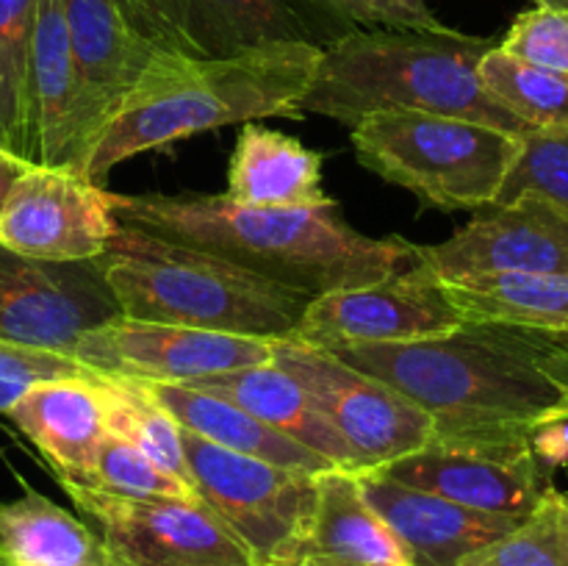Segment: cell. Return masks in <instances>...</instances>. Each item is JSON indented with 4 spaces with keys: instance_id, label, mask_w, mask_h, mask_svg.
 Returning <instances> with one entry per match:
<instances>
[{
    "instance_id": "obj_1",
    "label": "cell",
    "mask_w": 568,
    "mask_h": 566,
    "mask_svg": "<svg viewBox=\"0 0 568 566\" xmlns=\"http://www.w3.org/2000/svg\"><path fill=\"white\" fill-rule=\"evenodd\" d=\"M331 353L419 405L433 436H536L568 422V353L549 333L466 320L419 342Z\"/></svg>"
},
{
    "instance_id": "obj_2",
    "label": "cell",
    "mask_w": 568,
    "mask_h": 566,
    "mask_svg": "<svg viewBox=\"0 0 568 566\" xmlns=\"http://www.w3.org/2000/svg\"><path fill=\"white\" fill-rule=\"evenodd\" d=\"M111 209L122 225L222 255L311 297L386 281L419 264V244L355 231L333 200L270 209L225 194H111Z\"/></svg>"
},
{
    "instance_id": "obj_3",
    "label": "cell",
    "mask_w": 568,
    "mask_h": 566,
    "mask_svg": "<svg viewBox=\"0 0 568 566\" xmlns=\"http://www.w3.org/2000/svg\"><path fill=\"white\" fill-rule=\"evenodd\" d=\"M320 42H277L220 61L161 53L120 114L89 150L81 172L105 186L116 164L225 125L292 117L320 61Z\"/></svg>"
},
{
    "instance_id": "obj_4",
    "label": "cell",
    "mask_w": 568,
    "mask_h": 566,
    "mask_svg": "<svg viewBox=\"0 0 568 566\" xmlns=\"http://www.w3.org/2000/svg\"><path fill=\"white\" fill-rule=\"evenodd\" d=\"M497 42L447 31L358 28L322 44L300 114H320L355 128L377 111H430L483 122L525 137L516 120L483 87L477 67Z\"/></svg>"
},
{
    "instance_id": "obj_5",
    "label": "cell",
    "mask_w": 568,
    "mask_h": 566,
    "mask_svg": "<svg viewBox=\"0 0 568 566\" xmlns=\"http://www.w3.org/2000/svg\"><path fill=\"white\" fill-rule=\"evenodd\" d=\"M98 261L120 314L139 322L292 338L314 300L222 255L166 242L122 222Z\"/></svg>"
},
{
    "instance_id": "obj_6",
    "label": "cell",
    "mask_w": 568,
    "mask_h": 566,
    "mask_svg": "<svg viewBox=\"0 0 568 566\" xmlns=\"http://www.w3.org/2000/svg\"><path fill=\"white\" fill-rule=\"evenodd\" d=\"M361 164L444 211L486 209L497 200L519 137L430 111H377L349 133Z\"/></svg>"
},
{
    "instance_id": "obj_7",
    "label": "cell",
    "mask_w": 568,
    "mask_h": 566,
    "mask_svg": "<svg viewBox=\"0 0 568 566\" xmlns=\"http://www.w3.org/2000/svg\"><path fill=\"white\" fill-rule=\"evenodd\" d=\"M192 488L250 549L258 566H277L308 525L320 475L231 453L181 427Z\"/></svg>"
},
{
    "instance_id": "obj_8",
    "label": "cell",
    "mask_w": 568,
    "mask_h": 566,
    "mask_svg": "<svg viewBox=\"0 0 568 566\" xmlns=\"http://www.w3.org/2000/svg\"><path fill=\"white\" fill-rule=\"evenodd\" d=\"M272 364L286 370L308 392L320 414L355 449L364 472L425 447L433 420L377 377L355 370L331 350L308 342L275 338Z\"/></svg>"
},
{
    "instance_id": "obj_9",
    "label": "cell",
    "mask_w": 568,
    "mask_h": 566,
    "mask_svg": "<svg viewBox=\"0 0 568 566\" xmlns=\"http://www.w3.org/2000/svg\"><path fill=\"white\" fill-rule=\"evenodd\" d=\"M369 472L466 508L516 519L532 514L552 488L532 436H430L416 453Z\"/></svg>"
},
{
    "instance_id": "obj_10",
    "label": "cell",
    "mask_w": 568,
    "mask_h": 566,
    "mask_svg": "<svg viewBox=\"0 0 568 566\" xmlns=\"http://www.w3.org/2000/svg\"><path fill=\"white\" fill-rule=\"evenodd\" d=\"M100 527L122 566H258L231 527L200 499L122 497L92 486H64Z\"/></svg>"
},
{
    "instance_id": "obj_11",
    "label": "cell",
    "mask_w": 568,
    "mask_h": 566,
    "mask_svg": "<svg viewBox=\"0 0 568 566\" xmlns=\"http://www.w3.org/2000/svg\"><path fill=\"white\" fill-rule=\"evenodd\" d=\"M120 316L100 261H42L0 244V342L70 355Z\"/></svg>"
},
{
    "instance_id": "obj_12",
    "label": "cell",
    "mask_w": 568,
    "mask_h": 566,
    "mask_svg": "<svg viewBox=\"0 0 568 566\" xmlns=\"http://www.w3.org/2000/svg\"><path fill=\"white\" fill-rule=\"evenodd\" d=\"M275 338L231 336L197 327L114 316L78 342L72 358L98 375L139 383H194L270 364Z\"/></svg>"
},
{
    "instance_id": "obj_13",
    "label": "cell",
    "mask_w": 568,
    "mask_h": 566,
    "mask_svg": "<svg viewBox=\"0 0 568 566\" xmlns=\"http://www.w3.org/2000/svg\"><path fill=\"white\" fill-rule=\"evenodd\" d=\"M128 26L159 53L220 61L277 42H314L294 0H114Z\"/></svg>"
},
{
    "instance_id": "obj_14",
    "label": "cell",
    "mask_w": 568,
    "mask_h": 566,
    "mask_svg": "<svg viewBox=\"0 0 568 566\" xmlns=\"http://www.w3.org/2000/svg\"><path fill=\"white\" fill-rule=\"evenodd\" d=\"M116 225L105 186L75 166L28 164L0 209V244L42 261H98Z\"/></svg>"
},
{
    "instance_id": "obj_15",
    "label": "cell",
    "mask_w": 568,
    "mask_h": 566,
    "mask_svg": "<svg viewBox=\"0 0 568 566\" xmlns=\"http://www.w3.org/2000/svg\"><path fill=\"white\" fill-rule=\"evenodd\" d=\"M464 314L449 300L447 286L419 264L408 272L336 289L314 297L294 336L322 350L349 344H399L442 336L458 327Z\"/></svg>"
},
{
    "instance_id": "obj_16",
    "label": "cell",
    "mask_w": 568,
    "mask_h": 566,
    "mask_svg": "<svg viewBox=\"0 0 568 566\" xmlns=\"http://www.w3.org/2000/svg\"><path fill=\"white\" fill-rule=\"evenodd\" d=\"M419 266L442 283L488 272L568 275V211L538 194L477 209L442 244H419Z\"/></svg>"
},
{
    "instance_id": "obj_17",
    "label": "cell",
    "mask_w": 568,
    "mask_h": 566,
    "mask_svg": "<svg viewBox=\"0 0 568 566\" xmlns=\"http://www.w3.org/2000/svg\"><path fill=\"white\" fill-rule=\"evenodd\" d=\"M78 89L81 166L111 120L131 100L159 50L125 22L114 0H64Z\"/></svg>"
},
{
    "instance_id": "obj_18",
    "label": "cell",
    "mask_w": 568,
    "mask_h": 566,
    "mask_svg": "<svg viewBox=\"0 0 568 566\" xmlns=\"http://www.w3.org/2000/svg\"><path fill=\"white\" fill-rule=\"evenodd\" d=\"M358 486L410 566H460L471 553L503 538L521 522L466 508L377 472H358Z\"/></svg>"
},
{
    "instance_id": "obj_19",
    "label": "cell",
    "mask_w": 568,
    "mask_h": 566,
    "mask_svg": "<svg viewBox=\"0 0 568 566\" xmlns=\"http://www.w3.org/2000/svg\"><path fill=\"white\" fill-rule=\"evenodd\" d=\"M33 166L81 170L78 89L64 0H37L28 59V153Z\"/></svg>"
},
{
    "instance_id": "obj_20",
    "label": "cell",
    "mask_w": 568,
    "mask_h": 566,
    "mask_svg": "<svg viewBox=\"0 0 568 566\" xmlns=\"http://www.w3.org/2000/svg\"><path fill=\"white\" fill-rule=\"evenodd\" d=\"M6 416L44 455L61 486H92L109 436L94 375L37 383Z\"/></svg>"
},
{
    "instance_id": "obj_21",
    "label": "cell",
    "mask_w": 568,
    "mask_h": 566,
    "mask_svg": "<svg viewBox=\"0 0 568 566\" xmlns=\"http://www.w3.org/2000/svg\"><path fill=\"white\" fill-rule=\"evenodd\" d=\"M277 566H410L386 522L361 494L358 472L320 475L308 525Z\"/></svg>"
},
{
    "instance_id": "obj_22",
    "label": "cell",
    "mask_w": 568,
    "mask_h": 566,
    "mask_svg": "<svg viewBox=\"0 0 568 566\" xmlns=\"http://www.w3.org/2000/svg\"><path fill=\"white\" fill-rule=\"evenodd\" d=\"M225 198L270 209L331 203L322 186V153L288 133L264 128L258 120L242 122L227 164Z\"/></svg>"
},
{
    "instance_id": "obj_23",
    "label": "cell",
    "mask_w": 568,
    "mask_h": 566,
    "mask_svg": "<svg viewBox=\"0 0 568 566\" xmlns=\"http://www.w3.org/2000/svg\"><path fill=\"white\" fill-rule=\"evenodd\" d=\"M183 386L214 392L227 397L231 403L242 405L253 416H258L264 425L275 427L283 436L294 438L303 447L314 449L325 461H331L336 469L364 472L355 449L336 433V427L320 414L314 400L308 397L303 386L281 370L277 364H258L247 370L225 372V375H211L203 381L183 383Z\"/></svg>"
},
{
    "instance_id": "obj_24",
    "label": "cell",
    "mask_w": 568,
    "mask_h": 566,
    "mask_svg": "<svg viewBox=\"0 0 568 566\" xmlns=\"http://www.w3.org/2000/svg\"><path fill=\"white\" fill-rule=\"evenodd\" d=\"M161 408L194 436L216 444L231 453L250 455V458L270 461V464L286 466V469L300 472H331L336 466L316 455L314 449L303 447L294 438L283 436L275 427L264 425L258 416L244 411L242 405L231 403L227 397H220L214 392L203 388L183 386V383H142Z\"/></svg>"
},
{
    "instance_id": "obj_25",
    "label": "cell",
    "mask_w": 568,
    "mask_h": 566,
    "mask_svg": "<svg viewBox=\"0 0 568 566\" xmlns=\"http://www.w3.org/2000/svg\"><path fill=\"white\" fill-rule=\"evenodd\" d=\"M103 560L100 533L31 486L0 503V566H100Z\"/></svg>"
},
{
    "instance_id": "obj_26",
    "label": "cell",
    "mask_w": 568,
    "mask_h": 566,
    "mask_svg": "<svg viewBox=\"0 0 568 566\" xmlns=\"http://www.w3.org/2000/svg\"><path fill=\"white\" fill-rule=\"evenodd\" d=\"M464 320L568 333V275L488 272L444 283Z\"/></svg>"
},
{
    "instance_id": "obj_27",
    "label": "cell",
    "mask_w": 568,
    "mask_h": 566,
    "mask_svg": "<svg viewBox=\"0 0 568 566\" xmlns=\"http://www.w3.org/2000/svg\"><path fill=\"white\" fill-rule=\"evenodd\" d=\"M94 386H98L105 427H109L111 436L131 442L153 464H159L161 469L175 475L178 481L192 488V477H189L186 455H183L181 444V425L161 408L159 400L142 383L125 381V377L98 375L94 372Z\"/></svg>"
},
{
    "instance_id": "obj_28",
    "label": "cell",
    "mask_w": 568,
    "mask_h": 566,
    "mask_svg": "<svg viewBox=\"0 0 568 566\" xmlns=\"http://www.w3.org/2000/svg\"><path fill=\"white\" fill-rule=\"evenodd\" d=\"M486 92L530 131L568 128V75L527 64L494 44L477 67Z\"/></svg>"
},
{
    "instance_id": "obj_29",
    "label": "cell",
    "mask_w": 568,
    "mask_h": 566,
    "mask_svg": "<svg viewBox=\"0 0 568 566\" xmlns=\"http://www.w3.org/2000/svg\"><path fill=\"white\" fill-rule=\"evenodd\" d=\"M33 17L37 0H0V148L20 161H26L28 153V59Z\"/></svg>"
},
{
    "instance_id": "obj_30",
    "label": "cell",
    "mask_w": 568,
    "mask_h": 566,
    "mask_svg": "<svg viewBox=\"0 0 568 566\" xmlns=\"http://www.w3.org/2000/svg\"><path fill=\"white\" fill-rule=\"evenodd\" d=\"M460 566H568L566 494L549 488L532 514Z\"/></svg>"
},
{
    "instance_id": "obj_31",
    "label": "cell",
    "mask_w": 568,
    "mask_h": 566,
    "mask_svg": "<svg viewBox=\"0 0 568 566\" xmlns=\"http://www.w3.org/2000/svg\"><path fill=\"white\" fill-rule=\"evenodd\" d=\"M521 194H538L568 211V128L519 137V153L494 203H510Z\"/></svg>"
},
{
    "instance_id": "obj_32",
    "label": "cell",
    "mask_w": 568,
    "mask_h": 566,
    "mask_svg": "<svg viewBox=\"0 0 568 566\" xmlns=\"http://www.w3.org/2000/svg\"><path fill=\"white\" fill-rule=\"evenodd\" d=\"M92 488L122 494V497H175V499H197V494L178 481L175 475L161 469L159 464L148 458L131 442L116 436H105L100 447L98 464H94Z\"/></svg>"
},
{
    "instance_id": "obj_33",
    "label": "cell",
    "mask_w": 568,
    "mask_h": 566,
    "mask_svg": "<svg viewBox=\"0 0 568 566\" xmlns=\"http://www.w3.org/2000/svg\"><path fill=\"white\" fill-rule=\"evenodd\" d=\"M497 48L527 64L568 75V9L536 6L525 11L516 17Z\"/></svg>"
},
{
    "instance_id": "obj_34",
    "label": "cell",
    "mask_w": 568,
    "mask_h": 566,
    "mask_svg": "<svg viewBox=\"0 0 568 566\" xmlns=\"http://www.w3.org/2000/svg\"><path fill=\"white\" fill-rule=\"evenodd\" d=\"M87 375H94V372L78 364L70 355L0 342V414H9L11 405L37 383Z\"/></svg>"
},
{
    "instance_id": "obj_35",
    "label": "cell",
    "mask_w": 568,
    "mask_h": 566,
    "mask_svg": "<svg viewBox=\"0 0 568 566\" xmlns=\"http://www.w3.org/2000/svg\"><path fill=\"white\" fill-rule=\"evenodd\" d=\"M325 14L364 28L394 31H447L430 0H308Z\"/></svg>"
},
{
    "instance_id": "obj_36",
    "label": "cell",
    "mask_w": 568,
    "mask_h": 566,
    "mask_svg": "<svg viewBox=\"0 0 568 566\" xmlns=\"http://www.w3.org/2000/svg\"><path fill=\"white\" fill-rule=\"evenodd\" d=\"M26 166H28L26 161H20L17 155L6 153V150L0 148V209H3L6 194H9V189L14 186V181L22 175Z\"/></svg>"
},
{
    "instance_id": "obj_37",
    "label": "cell",
    "mask_w": 568,
    "mask_h": 566,
    "mask_svg": "<svg viewBox=\"0 0 568 566\" xmlns=\"http://www.w3.org/2000/svg\"><path fill=\"white\" fill-rule=\"evenodd\" d=\"M536 6H555V9H568V0H532Z\"/></svg>"
},
{
    "instance_id": "obj_38",
    "label": "cell",
    "mask_w": 568,
    "mask_h": 566,
    "mask_svg": "<svg viewBox=\"0 0 568 566\" xmlns=\"http://www.w3.org/2000/svg\"><path fill=\"white\" fill-rule=\"evenodd\" d=\"M549 336H552V338H555V342H558V344H560V347H564V350H566V353H568V333H549Z\"/></svg>"
},
{
    "instance_id": "obj_39",
    "label": "cell",
    "mask_w": 568,
    "mask_h": 566,
    "mask_svg": "<svg viewBox=\"0 0 568 566\" xmlns=\"http://www.w3.org/2000/svg\"><path fill=\"white\" fill-rule=\"evenodd\" d=\"M100 566H122V564L116 558H111V553H109V549H105V560Z\"/></svg>"
},
{
    "instance_id": "obj_40",
    "label": "cell",
    "mask_w": 568,
    "mask_h": 566,
    "mask_svg": "<svg viewBox=\"0 0 568 566\" xmlns=\"http://www.w3.org/2000/svg\"><path fill=\"white\" fill-rule=\"evenodd\" d=\"M566 511H568V497H566Z\"/></svg>"
}]
</instances>
